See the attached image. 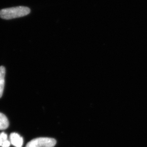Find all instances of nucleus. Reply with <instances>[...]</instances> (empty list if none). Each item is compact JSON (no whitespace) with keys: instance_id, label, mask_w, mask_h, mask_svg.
Returning <instances> with one entry per match:
<instances>
[{"instance_id":"f257e3e1","label":"nucleus","mask_w":147,"mask_h":147,"mask_svg":"<svg viewBox=\"0 0 147 147\" xmlns=\"http://www.w3.org/2000/svg\"><path fill=\"white\" fill-rule=\"evenodd\" d=\"M31 12L30 9L25 6H17L0 10V18L4 20H11L25 16Z\"/></svg>"},{"instance_id":"f03ea898","label":"nucleus","mask_w":147,"mask_h":147,"mask_svg":"<svg viewBox=\"0 0 147 147\" xmlns=\"http://www.w3.org/2000/svg\"><path fill=\"white\" fill-rule=\"evenodd\" d=\"M56 140L50 138H38L31 140L25 147H54Z\"/></svg>"},{"instance_id":"7ed1b4c3","label":"nucleus","mask_w":147,"mask_h":147,"mask_svg":"<svg viewBox=\"0 0 147 147\" xmlns=\"http://www.w3.org/2000/svg\"><path fill=\"white\" fill-rule=\"evenodd\" d=\"M10 141L11 145L16 147H22L24 140L19 134L13 132L10 134Z\"/></svg>"},{"instance_id":"20e7f679","label":"nucleus","mask_w":147,"mask_h":147,"mask_svg":"<svg viewBox=\"0 0 147 147\" xmlns=\"http://www.w3.org/2000/svg\"><path fill=\"white\" fill-rule=\"evenodd\" d=\"M5 68L4 66H0V98L3 96L5 84Z\"/></svg>"},{"instance_id":"39448f33","label":"nucleus","mask_w":147,"mask_h":147,"mask_svg":"<svg viewBox=\"0 0 147 147\" xmlns=\"http://www.w3.org/2000/svg\"><path fill=\"white\" fill-rule=\"evenodd\" d=\"M8 119L4 114L0 113V130L6 129L9 127Z\"/></svg>"},{"instance_id":"423d86ee","label":"nucleus","mask_w":147,"mask_h":147,"mask_svg":"<svg viewBox=\"0 0 147 147\" xmlns=\"http://www.w3.org/2000/svg\"><path fill=\"white\" fill-rule=\"evenodd\" d=\"M8 136L4 132H1L0 133V146H2L3 143L5 140H8Z\"/></svg>"},{"instance_id":"0eeeda50","label":"nucleus","mask_w":147,"mask_h":147,"mask_svg":"<svg viewBox=\"0 0 147 147\" xmlns=\"http://www.w3.org/2000/svg\"><path fill=\"white\" fill-rule=\"evenodd\" d=\"M11 143L10 141L7 140H5V141L3 143L1 147H9L10 145H11Z\"/></svg>"}]
</instances>
